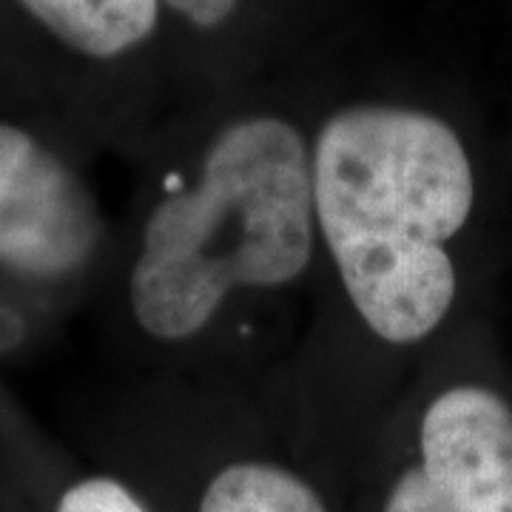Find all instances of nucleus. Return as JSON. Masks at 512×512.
<instances>
[{"label": "nucleus", "instance_id": "nucleus-6", "mask_svg": "<svg viewBox=\"0 0 512 512\" xmlns=\"http://www.w3.org/2000/svg\"><path fill=\"white\" fill-rule=\"evenodd\" d=\"M26 18L89 63H117L148 46L160 23V0H18Z\"/></svg>", "mask_w": 512, "mask_h": 512}, {"label": "nucleus", "instance_id": "nucleus-2", "mask_svg": "<svg viewBox=\"0 0 512 512\" xmlns=\"http://www.w3.org/2000/svg\"><path fill=\"white\" fill-rule=\"evenodd\" d=\"M319 299L279 396L325 453H359L396 404L390 365L458 305L456 245L478 205L470 148L433 111L359 100L311 131Z\"/></svg>", "mask_w": 512, "mask_h": 512}, {"label": "nucleus", "instance_id": "nucleus-5", "mask_svg": "<svg viewBox=\"0 0 512 512\" xmlns=\"http://www.w3.org/2000/svg\"><path fill=\"white\" fill-rule=\"evenodd\" d=\"M180 387L211 450L191 512H336L305 467L319 447L276 393Z\"/></svg>", "mask_w": 512, "mask_h": 512}, {"label": "nucleus", "instance_id": "nucleus-8", "mask_svg": "<svg viewBox=\"0 0 512 512\" xmlns=\"http://www.w3.org/2000/svg\"><path fill=\"white\" fill-rule=\"evenodd\" d=\"M163 12H171L197 32H220L237 18L242 0H160Z\"/></svg>", "mask_w": 512, "mask_h": 512}, {"label": "nucleus", "instance_id": "nucleus-3", "mask_svg": "<svg viewBox=\"0 0 512 512\" xmlns=\"http://www.w3.org/2000/svg\"><path fill=\"white\" fill-rule=\"evenodd\" d=\"M117 228L55 143L0 120V348L106 282Z\"/></svg>", "mask_w": 512, "mask_h": 512}, {"label": "nucleus", "instance_id": "nucleus-4", "mask_svg": "<svg viewBox=\"0 0 512 512\" xmlns=\"http://www.w3.org/2000/svg\"><path fill=\"white\" fill-rule=\"evenodd\" d=\"M356 456L373 512H512V404L490 384L410 387Z\"/></svg>", "mask_w": 512, "mask_h": 512}, {"label": "nucleus", "instance_id": "nucleus-7", "mask_svg": "<svg viewBox=\"0 0 512 512\" xmlns=\"http://www.w3.org/2000/svg\"><path fill=\"white\" fill-rule=\"evenodd\" d=\"M52 512H157L126 478L86 473L72 478L55 498Z\"/></svg>", "mask_w": 512, "mask_h": 512}, {"label": "nucleus", "instance_id": "nucleus-1", "mask_svg": "<svg viewBox=\"0 0 512 512\" xmlns=\"http://www.w3.org/2000/svg\"><path fill=\"white\" fill-rule=\"evenodd\" d=\"M103 288L151 382L282 387L319 299L311 131L239 111L154 165Z\"/></svg>", "mask_w": 512, "mask_h": 512}]
</instances>
